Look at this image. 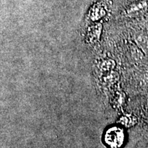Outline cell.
I'll list each match as a JSON object with an SVG mask.
<instances>
[{
  "instance_id": "2",
  "label": "cell",
  "mask_w": 148,
  "mask_h": 148,
  "mask_svg": "<svg viewBox=\"0 0 148 148\" xmlns=\"http://www.w3.org/2000/svg\"><path fill=\"white\" fill-rule=\"evenodd\" d=\"M137 41L140 46H141V47L143 48V49L148 51V40L146 39L145 37L140 36L139 38H138Z\"/></svg>"
},
{
  "instance_id": "1",
  "label": "cell",
  "mask_w": 148,
  "mask_h": 148,
  "mask_svg": "<svg viewBox=\"0 0 148 148\" xmlns=\"http://www.w3.org/2000/svg\"><path fill=\"white\" fill-rule=\"evenodd\" d=\"M104 142L110 148H121L125 142L124 130L119 126H111L104 132Z\"/></svg>"
}]
</instances>
